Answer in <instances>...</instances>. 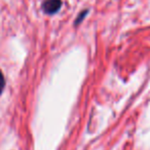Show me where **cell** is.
<instances>
[{
    "instance_id": "1",
    "label": "cell",
    "mask_w": 150,
    "mask_h": 150,
    "mask_svg": "<svg viewBox=\"0 0 150 150\" xmlns=\"http://www.w3.org/2000/svg\"><path fill=\"white\" fill-rule=\"evenodd\" d=\"M62 6V1L61 0H45L42 5L43 11L47 15H54L58 13Z\"/></svg>"
},
{
    "instance_id": "2",
    "label": "cell",
    "mask_w": 150,
    "mask_h": 150,
    "mask_svg": "<svg viewBox=\"0 0 150 150\" xmlns=\"http://www.w3.org/2000/svg\"><path fill=\"white\" fill-rule=\"evenodd\" d=\"M4 86H5V80H4V76H3L2 72L0 71V94L2 93L3 88H4Z\"/></svg>"
},
{
    "instance_id": "3",
    "label": "cell",
    "mask_w": 150,
    "mask_h": 150,
    "mask_svg": "<svg viewBox=\"0 0 150 150\" xmlns=\"http://www.w3.org/2000/svg\"><path fill=\"white\" fill-rule=\"evenodd\" d=\"M86 13H88V11H84V13H81V15H80L79 17H78V20H77V21H76V24H78V23H79V22L81 21L82 19H83V18H84V16H86Z\"/></svg>"
}]
</instances>
